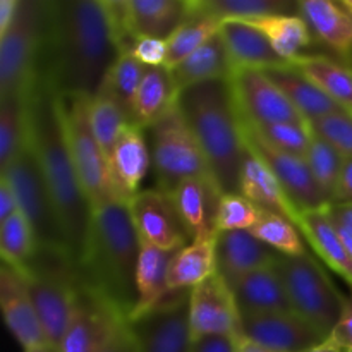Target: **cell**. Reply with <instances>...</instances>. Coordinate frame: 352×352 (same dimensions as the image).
<instances>
[{"label":"cell","mask_w":352,"mask_h":352,"mask_svg":"<svg viewBox=\"0 0 352 352\" xmlns=\"http://www.w3.org/2000/svg\"><path fill=\"white\" fill-rule=\"evenodd\" d=\"M119 55L103 0H47L38 74L58 95L91 98Z\"/></svg>","instance_id":"1"},{"label":"cell","mask_w":352,"mask_h":352,"mask_svg":"<svg viewBox=\"0 0 352 352\" xmlns=\"http://www.w3.org/2000/svg\"><path fill=\"white\" fill-rule=\"evenodd\" d=\"M26 116L28 141L50 189L69 251L78 267L88 239L93 208L69 151L58 93L40 74L26 93Z\"/></svg>","instance_id":"2"},{"label":"cell","mask_w":352,"mask_h":352,"mask_svg":"<svg viewBox=\"0 0 352 352\" xmlns=\"http://www.w3.org/2000/svg\"><path fill=\"white\" fill-rule=\"evenodd\" d=\"M141 241L129 205L110 201L93 210L88 239L78 272L82 280L109 299L127 320L136 308V270Z\"/></svg>","instance_id":"3"},{"label":"cell","mask_w":352,"mask_h":352,"mask_svg":"<svg viewBox=\"0 0 352 352\" xmlns=\"http://www.w3.org/2000/svg\"><path fill=\"white\" fill-rule=\"evenodd\" d=\"M177 105L222 191L226 195H239L246 146L229 79L182 89Z\"/></svg>","instance_id":"4"},{"label":"cell","mask_w":352,"mask_h":352,"mask_svg":"<svg viewBox=\"0 0 352 352\" xmlns=\"http://www.w3.org/2000/svg\"><path fill=\"white\" fill-rule=\"evenodd\" d=\"M17 272L26 284L47 344L58 352L71 323L81 284L74 260L65 251L38 248L33 258Z\"/></svg>","instance_id":"5"},{"label":"cell","mask_w":352,"mask_h":352,"mask_svg":"<svg viewBox=\"0 0 352 352\" xmlns=\"http://www.w3.org/2000/svg\"><path fill=\"white\" fill-rule=\"evenodd\" d=\"M47 0H23L12 26L0 34V100L26 95L38 74Z\"/></svg>","instance_id":"6"},{"label":"cell","mask_w":352,"mask_h":352,"mask_svg":"<svg viewBox=\"0 0 352 352\" xmlns=\"http://www.w3.org/2000/svg\"><path fill=\"white\" fill-rule=\"evenodd\" d=\"M275 267L284 280L292 309L330 336L344 311L346 296L309 253L302 256L278 254Z\"/></svg>","instance_id":"7"},{"label":"cell","mask_w":352,"mask_h":352,"mask_svg":"<svg viewBox=\"0 0 352 352\" xmlns=\"http://www.w3.org/2000/svg\"><path fill=\"white\" fill-rule=\"evenodd\" d=\"M0 175H3L12 186L19 212L33 227L38 248L65 251L71 254L60 217L55 208L54 198L45 182L36 157L31 150L30 141H26L23 150L9 165L0 168Z\"/></svg>","instance_id":"8"},{"label":"cell","mask_w":352,"mask_h":352,"mask_svg":"<svg viewBox=\"0 0 352 352\" xmlns=\"http://www.w3.org/2000/svg\"><path fill=\"white\" fill-rule=\"evenodd\" d=\"M148 131L151 167L157 175L158 189L170 195L186 179L212 174L205 153L179 105Z\"/></svg>","instance_id":"9"},{"label":"cell","mask_w":352,"mask_h":352,"mask_svg":"<svg viewBox=\"0 0 352 352\" xmlns=\"http://www.w3.org/2000/svg\"><path fill=\"white\" fill-rule=\"evenodd\" d=\"M58 102L69 151L91 208L116 201L110 188L109 160L89 122V98L58 95Z\"/></svg>","instance_id":"10"},{"label":"cell","mask_w":352,"mask_h":352,"mask_svg":"<svg viewBox=\"0 0 352 352\" xmlns=\"http://www.w3.org/2000/svg\"><path fill=\"white\" fill-rule=\"evenodd\" d=\"M229 81L244 122L256 127L272 124H308L263 71L239 69L234 71Z\"/></svg>","instance_id":"11"},{"label":"cell","mask_w":352,"mask_h":352,"mask_svg":"<svg viewBox=\"0 0 352 352\" xmlns=\"http://www.w3.org/2000/svg\"><path fill=\"white\" fill-rule=\"evenodd\" d=\"M189 292H170L162 305L129 322L138 352H191Z\"/></svg>","instance_id":"12"},{"label":"cell","mask_w":352,"mask_h":352,"mask_svg":"<svg viewBox=\"0 0 352 352\" xmlns=\"http://www.w3.org/2000/svg\"><path fill=\"white\" fill-rule=\"evenodd\" d=\"M127 205L141 244L179 251L191 243V236L168 192L158 188L141 189Z\"/></svg>","instance_id":"13"},{"label":"cell","mask_w":352,"mask_h":352,"mask_svg":"<svg viewBox=\"0 0 352 352\" xmlns=\"http://www.w3.org/2000/svg\"><path fill=\"white\" fill-rule=\"evenodd\" d=\"M241 126H243V140L246 148H250L274 172V175L278 179L292 203L298 206L299 212L323 210L330 205L329 199L320 191L318 184L313 179L305 158L285 153V151H280L268 144L243 119H241Z\"/></svg>","instance_id":"14"},{"label":"cell","mask_w":352,"mask_h":352,"mask_svg":"<svg viewBox=\"0 0 352 352\" xmlns=\"http://www.w3.org/2000/svg\"><path fill=\"white\" fill-rule=\"evenodd\" d=\"M124 320L127 318L109 299L81 278L74 313L58 352H100Z\"/></svg>","instance_id":"15"},{"label":"cell","mask_w":352,"mask_h":352,"mask_svg":"<svg viewBox=\"0 0 352 352\" xmlns=\"http://www.w3.org/2000/svg\"><path fill=\"white\" fill-rule=\"evenodd\" d=\"M239 336L275 352H305L329 340L323 330L296 311L244 316Z\"/></svg>","instance_id":"16"},{"label":"cell","mask_w":352,"mask_h":352,"mask_svg":"<svg viewBox=\"0 0 352 352\" xmlns=\"http://www.w3.org/2000/svg\"><path fill=\"white\" fill-rule=\"evenodd\" d=\"M189 327L192 339L203 336H239V309L232 289L219 274L189 292Z\"/></svg>","instance_id":"17"},{"label":"cell","mask_w":352,"mask_h":352,"mask_svg":"<svg viewBox=\"0 0 352 352\" xmlns=\"http://www.w3.org/2000/svg\"><path fill=\"white\" fill-rule=\"evenodd\" d=\"M150 167L151 151L144 129L131 124L122 131L109 155V179L113 199L129 203L141 191Z\"/></svg>","instance_id":"18"},{"label":"cell","mask_w":352,"mask_h":352,"mask_svg":"<svg viewBox=\"0 0 352 352\" xmlns=\"http://www.w3.org/2000/svg\"><path fill=\"white\" fill-rule=\"evenodd\" d=\"M223 195L226 192L212 174L186 179L170 192L191 241L219 236L217 220Z\"/></svg>","instance_id":"19"},{"label":"cell","mask_w":352,"mask_h":352,"mask_svg":"<svg viewBox=\"0 0 352 352\" xmlns=\"http://www.w3.org/2000/svg\"><path fill=\"white\" fill-rule=\"evenodd\" d=\"M0 308L7 329L24 351L48 346L23 277L19 272L3 263L0 270Z\"/></svg>","instance_id":"20"},{"label":"cell","mask_w":352,"mask_h":352,"mask_svg":"<svg viewBox=\"0 0 352 352\" xmlns=\"http://www.w3.org/2000/svg\"><path fill=\"white\" fill-rule=\"evenodd\" d=\"M278 253L250 230H229L217 236V274L230 289L243 277L274 265Z\"/></svg>","instance_id":"21"},{"label":"cell","mask_w":352,"mask_h":352,"mask_svg":"<svg viewBox=\"0 0 352 352\" xmlns=\"http://www.w3.org/2000/svg\"><path fill=\"white\" fill-rule=\"evenodd\" d=\"M232 294L241 318L294 311L275 263L241 278L232 287Z\"/></svg>","instance_id":"22"},{"label":"cell","mask_w":352,"mask_h":352,"mask_svg":"<svg viewBox=\"0 0 352 352\" xmlns=\"http://www.w3.org/2000/svg\"><path fill=\"white\" fill-rule=\"evenodd\" d=\"M239 195L246 196L258 208L285 217V219L298 226L301 212L292 203V199L289 198V195L282 188L274 172L250 148H246L243 168H241Z\"/></svg>","instance_id":"23"},{"label":"cell","mask_w":352,"mask_h":352,"mask_svg":"<svg viewBox=\"0 0 352 352\" xmlns=\"http://www.w3.org/2000/svg\"><path fill=\"white\" fill-rule=\"evenodd\" d=\"M220 34L226 41L234 71L239 69L268 71L291 64L275 52L268 38L253 24L243 21H223Z\"/></svg>","instance_id":"24"},{"label":"cell","mask_w":352,"mask_h":352,"mask_svg":"<svg viewBox=\"0 0 352 352\" xmlns=\"http://www.w3.org/2000/svg\"><path fill=\"white\" fill-rule=\"evenodd\" d=\"M175 253L177 251H164L155 246L141 244L136 270L138 302L127 322H133L144 313L151 311L170 296L168 272Z\"/></svg>","instance_id":"25"},{"label":"cell","mask_w":352,"mask_h":352,"mask_svg":"<svg viewBox=\"0 0 352 352\" xmlns=\"http://www.w3.org/2000/svg\"><path fill=\"white\" fill-rule=\"evenodd\" d=\"M298 229L301 230L311 250L318 254L320 260L352 287V258L347 253L336 226L327 215V210L301 212Z\"/></svg>","instance_id":"26"},{"label":"cell","mask_w":352,"mask_h":352,"mask_svg":"<svg viewBox=\"0 0 352 352\" xmlns=\"http://www.w3.org/2000/svg\"><path fill=\"white\" fill-rule=\"evenodd\" d=\"M179 93L172 71L165 65L148 67L136 95L133 124L141 129H150L162 117L177 105Z\"/></svg>","instance_id":"27"},{"label":"cell","mask_w":352,"mask_h":352,"mask_svg":"<svg viewBox=\"0 0 352 352\" xmlns=\"http://www.w3.org/2000/svg\"><path fill=\"white\" fill-rule=\"evenodd\" d=\"M299 14L327 47L340 55L352 54V17L342 3L299 0Z\"/></svg>","instance_id":"28"},{"label":"cell","mask_w":352,"mask_h":352,"mask_svg":"<svg viewBox=\"0 0 352 352\" xmlns=\"http://www.w3.org/2000/svg\"><path fill=\"white\" fill-rule=\"evenodd\" d=\"M170 71L181 91L201 82L230 79V76L234 74L232 60L220 33L210 38L201 48H198L195 54L189 55Z\"/></svg>","instance_id":"29"},{"label":"cell","mask_w":352,"mask_h":352,"mask_svg":"<svg viewBox=\"0 0 352 352\" xmlns=\"http://www.w3.org/2000/svg\"><path fill=\"white\" fill-rule=\"evenodd\" d=\"M134 34L167 41L191 14V0H127Z\"/></svg>","instance_id":"30"},{"label":"cell","mask_w":352,"mask_h":352,"mask_svg":"<svg viewBox=\"0 0 352 352\" xmlns=\"http://www.w3.org/2000/svg\"><path fill=\"white\" fill-rule=\"evenodd\" d=\"M263 72L282 89L289 102L305 117L306 122H311V120L329 116L337 110H344L292 64L285 65V67L268 69Z\"/></svg>","instance_id":"31"},{"label":"cell","mask_w":352,"mask_h":352,"mask_svg":"<svg viewBox=\"0 0 352 352\" xmlns=\"http://www.w3.org/2000/svg\"><path fill=\"white\" fill-rule=\"evenodd\" d=\"M217 274V236L195 239L179 250L168 272L170 292L191 291Z\"/></svg>","instance_id":"32"},{"label":"cell","mask_w":352,"mask_h":352,"mask_svg":"<svg viewBox=\"0 0 352 352\" xmlns=\"http://www.w3.org/2000/svg\"><path fill=\"white\" fill-rule=\"evenodd\" d=\"M340 109L352 116V69L327 55L301 54L291 62Z\"/></svg>","instance_id":"33"},{"label":"cell","mask_w":352,"mask_h":352,"mask_svg":"<svg viewBox=\"0 0 352 352\" xmlns=\"http://www.w3.org/2000/svg\"><path fill=\"white\" fill-rule=\"evenodd\" d=\"M222 21L217 19L212 14L199 10L195 6V0H191V14L188 19L179 26V30L167 40V60L165 67L174 69L181 64L184 58L195 54L198 48H201L210 38L220 33Z\"/></svg>","instance_id":"34"},{"label":"cell","mask_w":352,"mask_h":352,"mask_svg":"<svg viewBox=\"0 0 352 352\" xmlns=\"http://www.w3.org/2000/svg\"><path fill=\"white\" fill-rule=\"evenodd\" d=\"M199 10L223 21H253L270 16L299 14V0H195Z\"/></svg>","instance_id":"35"},{"label":"cell","mask_w":352,"mask_h":352,"mask_svg":"<svg viewBox=\"0 0 352 352\" xmlns=\"http://www.w3.org/2000/svg\"><path fill=\"white\" fill-rule=\"evenodd\" d=\"M254 28L261 31L272 47L284 60L292 62L302 54V48L311 43V30L301 14H284L253 21Z\"/></svg>","instance_id":"36"},{"label":"cell","mask_w":352,"mask_h":352,"mask_svg":"<svg viewBox=\"0 0 352 352\" xmlns=\"http://www.w3.org/2000/svg\"><path fill=\"white\" fill-rule=\"evenodd\" d=\"M89 122L100 146L105 151L107 160L122 131L133 124L119 102L103 88L89 98Z\"/></svg>","instance_id":"37"},{"label":"cell","mask_w":352,"mask_h":352,"mask_svg":"<svg viewBox=\"0 0 352 352\" xmlns=\"http://www.w3.org/2000/svg\"><path fill=\"white\" fill-rule=\"evenodd\" d=\"M146 69V65L138 60L133 54H120L100 86L119 102L131 122H133L134 102Z\"/></svg>","instance_id":"38"},{"label":"cell","mask_w":352,"mask_h":352,"mask_svg":"<svg viewBox=\"0 0 352 352\" xmlns=\"http://www.w3.org/2000/svg\"><path fill=\"white\" fill-rule=\"evenodd\" d=\"M28 141L26 95L0 100V168L9 165Z\"/></svg>","instance_id":"39"},{"label":"cell","mask_w":352,"mask_h":352,"mask_svg":"<svg viewBox=\"0 0 352 352\" xmlns=\"http://www.w3.org/2000/svg\"><path fill=\"white\" fill-rule=\"evenodd\" d=\"M256 239L267 244L268 248L277 251L278 254L285 256H302L306 254L305 237L296 223L287 220L285 217L277 215V213L261 210L260 219L254 223L253 229L250 230Z\"/></svg>","instance_id":"40"},{"label":"cell","mask_w":352,"mask_h":352,"mask_svg":"<svg viewBox=\"0 0 352 352\" xmlns=\"http://www.w3.org/2000/svg\"><path fill=\"white\" fill-rule=\"evenodd\" d=\"M38 250L33 227L21 212L0 222V254L2 263L10 268H23Z\"/></svg>","instance_id":"41"},{"label":"cell","mask_w":352,"mask_h":352,"mask_svg":"<svg viewBox=\"0 0 352 352\" xmlns=\"http://www.w3.org/2000/svg\"><path fill=\"white\" fill-rule=\"evenodd\" d=\"M306 164L313 179L318 184L320 191L325 195L329 203L332 205L333 195H336L337 182H339L340 170L344 165V157L327 141L311 133V144H309Z\"/></svg>","instance_id":"42"},{"label":"cell","mask_w":352,"mask_h":352,"mask_svg":"<svg viewBox=\"0 0 352 352\" xmlns=\"http://www.w3.org/2000/svg\"><path fill=\"white\" fill-rule=\"evenodd\" d=\"M251 127L274 148L306 160L309 144H311V129L308 124H272V126Z\"/></svg>","instance_id":"43"},{"label":"cell","mask_w":352,"mask_h":352,"mask_svg":"<svg viewBox=\"0 0 352 352\" xmlns=\"http://www.w3.org/2000/svg\"><path fill=\"white\" fill-rule=\"evenodd\" d=\"M313 134L332 144L344 158L352 157V116L346 110H337L325 117L308 122Z\"/></svg>","instance_id":"44"},{"label":"cell","mask_w":352,"mask_h":352,"mask_svg":"<svg viewBox=\"0 0 352 352\" xmlns=\"http://www.w3.org/2000/svg\"><path fill=\"white\" fill-rule=\"evenodd\" d=\"M261 208L243 195H223L220 203L217 230H251L260 219Z\"/></svg>","instance_id":"45"},{"label":"cell","mask_w":352,"mask_h":352,"mask_svg":"<svg viewBox=\"0 0 352 352\" xmlns=\"http://www.w3.org/2000/svg\"><path fill=\"white\" fill-rule=\"evenodd\" d=\"M133 55L146 67H160L167 60V41L158 38L140 36L134 47Z\"/></svg>","instance_id":"46"},{"label":"cell","mask_w":352,"mask_h":352,"mask_svg":"<svg viewBox=\"0 0 352 352\" xmlns=\"http://www.w3.org/2000/svg\"><path fill=\"white\" fill-rule=\"evenodd\" d=\"M329 342L342 351H347L352 347V289L351 294L346 296L344 311L342 315H340L337 325L333 327V330L330 332Z\"/></svg>","instance_id":"47"},{"label":"cell","mask_w":352,"mask_h":352,"mask_svg":"<svg viewBox=\"0 0 352 352\" xmlns=\"http://www.w3.org/2000/svg\"><path fill=\"white\" fill-rule=\"evenodd\" d=\"M191 352H237V336H203L192 339Z\"/></svg>","instance_id":"48"},{"label":"cell","mask_w":352,"mask_h":352,"mask_svg":"<svg viewBox=\"0 0 352 352\" xmlns=\"http://www.w3.org/2000/svg\"><path fill=\"white\" fill-rule=\"evenodd\" d=\"M100 352H138L136 339H134L133 330H131L127 320H124V322L117 327L116 332H113L112 337L107 340V344L102 347Z\"/></svg>","instance_id":"49"},{"label":"cell","mask_w":352,"mask_h":352,"mask_svg":"<svg viewBox=\"0 0 352 352\" xmlns=\"http://www.w3.org/2000/svg\"><path fill=\"white\" fill-rule=\"evenodd\" d=\"M332 205H352V157L344 158Z\"/></svg>","instance_id":"50"},{"label":"cell","mask_w":352,"mask_h":352,"mask_svg":"<svg viewBox=\"0 0 352 352\" xmlns=\"http://www.w3.org/2000/svg\"><path fill=\"white\" fill-rule=\"evenodd\" d=\"M16 212H19L16 192H14L9 181L3 175H0V222L7 220Z\"/></svg>","instance_id":"51"},{"label":"cell","mask_w":352,"mask_h":352,"mask_svg":"<svg viewBox=\"0 0 352 352\" xmlns=\"http://www.w3.org/2000/svg\"><path fill=\"white\" fill-rule=\"evenodd\" d=\"M325 210L333 226L352 237V205H329Z\"/></svg>","instance_id":"52"},{"label":"cell","mask_w":352,"mask_h":352,"mask_svg":"<svg viewBox=\"0 0 352 352\" xmlns=\"http://www.w3.org/2000/svg\"><path fill=\"white\" fill-rule=\"evenodd\" d=\"M23 0H0V34L6 33L16 21Z\"/></svg>","instance_id":"53"},{"label":"cell","mask_w":352,"mask_h":352,"mask_svg":"<svg viewBox=\"0 0 352 352\" xmlns=\"http://www.w3.org/2000/svg\"><path fill=\"white\" fill-rule=\"evenodd\" d=\"M237 352H275V351L260 346V344L253 342V340L246 339V337L237 336Z\"/></svg>","instance_id":"54"},{"label":"cell","mask_w":352,"mask_h":352,"mask_svg":"<svg viewBox=\"0 0 352 352\" xmlns=\"http://www.w3.org/2000/svg\"><path fill=\"white\" fill-rule=\"evenodd\" d=\"M305 352H344V351L339 349V347H336L333 344H330L329 340H327V342L322 344V346H316L313 347V349H308Z\"/></svg>","instance_id":"55"},{"label":"cell","mask_w":352,"mask_h":352,"mask_svg":"<svg viewBox=\"0 0 352 352\" xmlns=\"http://www.w3.org/2000/svg\"><path fill=\"white\" fill-rule=\"evenodd\" d=\"M340 2H342L346 7H351L352 9V0H340Z\"/></svg>","instance_id":"56"},{"label":"cell","mask_w":352,"mask_h":352,"mask_svg":"<svg viewBox=\"0 0 352 352\" xmlns=\"http://www.w3.org/2000/svg\"><path fill=\"white\" fill-rule=\"evenodd\" d=\"M340 3H342V2H340ZM342 6H344V3H342ZM344 7H346V6H344ZM346 9H347V12H349V16L352 17V9H351V7H346Z\"/></svg>","instance_id":"57"},{"label":"cell","mask_w":352,"mask_h":352,"mask_svg":"<svg viewBox=\"0 0 352 352\" xmlns=\"http://www.w3.org/2000/svg\"><path fill=\"white\" fill-rule=\"evenodd\" d=\"M344 352H352V347H351V349H347V351H344Z\"/></svg>","instance_id":"58"}]
</instances>
